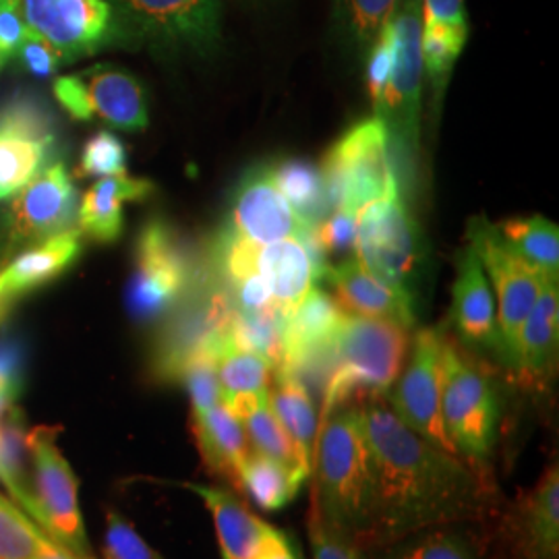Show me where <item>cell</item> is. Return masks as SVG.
Returning a JSON list of instances; mask_svg holds the SVG:
<instances>
[{"label": "cell", "mask_w": 559, "mask_h": 559, "mask_svg": "<svg viewBox=\"0 0 559 559\" xmlns=\"http://www.w3.org/2000/svg\"><path fill=\"white\" fill-rule=\"evenodd\" d=\"M224 404L239 417L253 452H260L263 456L280 460L290 466H299L311 473V468L300 459L295 441L290 440L278 417L274 415L267 392L226 400Z\"/></svg>", "instance_id": "cell-31"}, {"label": "cell", "mask_w": 559, "mask_h": 559, "mask_svg": "<svg viewBox=\"0 0 559 559\" xmlns=\"http://www.w3.org/2000/svg\"><path fill=\"white\" fill-rule=\"evenodd\" d=\"M325 280L334 288V300L346 316L399 321L408 330L417 323V300L394 284L380 278L357 258L332 265Z\"/></svg>", "instance_id": "cell-20"}, {"label": "cell", "mask_w": 559, "mask_h": 559, "mask_svg": "<svg viewBox=\"0 0 559 559\" xmlns=\"http://www.w3.org/2000/svg\"><path fill=\"white\" fill-rule=\"evenodd\" d=\"M216 373L221 381L222 402L267 392L274 378V362L261 357L260 353L237 346L226 334L216 353Z\"/></svg>", "instance_id": "cell-33"}, {"label": "cell", "mask_w": 559, "mask_h": 559, "mask_svg": "<svg viewBox=\"0 0 559 559\" xmlns=\"http://www.w3.org/2000/svg\"><path fill=\"white\" fill-rule=\"evenodd\" d=\"M270 173L278 185L280 193L307 226H318L321 221H325L328 214L334 212L328 200L323 173L316 164L300 158H286L272 164Z\"/></svg>", "instance_id": "cell-32"}, {"label": "cell", "mask_w": 559, "mask_h": 559, "mask_svg": "<svg viewBox=\"0 0 559 559\" xmlns=\"http://www.w3.org/2000/svg\"><path fill=\"white\" fill-rule=\"evenodd\" d=\"M201 270L187 242L162 221H150L141 228L133 272L127 284V309L140 323L166 318L200 280Z\"/></svg>", "instance_id": "cell-6"}, {"label": "cell", "mask_w": 559, "mask_h": 559, "mask_svg": "<svg viewBox=\"0 0 559 559\" xmlns=\"http://www.w3.org/2000/svg\"><path fill=\"white\" fill-rule=\"evenodd\" d=\"M344 318L346 313L334 297L313 286L288 313H284V350L278 367H295L305 357L334 346Z\"/></svg>", "instance_id": "cell-23"}, {"label": "cell", "mask_w": 559, "mask_h": 559, "mask_svg": "<svg viewBox=\"0 0 559 559\" xmlns=\"http://www.w3.org/2000/svg\"><path fill=\"white\" fill-rule=\"evenodd\" d=\"M411 330L399 321L346 316L336 336V367L323 388L321 420L357 394L385 396L408 357Z\"/></svg>", "instance_id": "cell-3"}, {"label": "cell", "mask_w": 559, "mask_h": 559, "mask_svg": "<svg viewBox=\"0 0 559 559\" xmlns=\"http://www.w3.org/2000/svg\"><path fill=\"white\" fill-rule=\"evenodd\" d=\"M27 36V27L21 20L13 0H0V71L11 64L21 41Z\"/></svg>", "instance_id": "cell-46"}, {"label": "cell", "mask_w": 559, "mask_h": 559, "mask_svg": "<svg viewBox=\"0 0 559 559\" xmlns=\"http://www.w3.org/2000/svg\"><path fill=\"white\" fill-rule=\"evenodd\" d=\"M154 193V185L127 175L102 177L83 195L78 210V228L96 242H115L124 228V205Z\"/></svg>", "instance_id": "cell-26"}, {"label": "cell", "mask_w": 559, "mask_h": 559, "mask_svg": "<svg viewBox=\"0 0 559 559\" xmlns=\"http://www.w3.org/2000/svg\"><path fill=\"white\" fill-rule=\"evenodd\" d=\"M282 321L284 313L278 309L263 311H239L235 309L228 325L230 340L247 350L260 353L261 357L278 367L282 362Z\"/></svg>", "instance_id": "cell-37"}, {"label": "cell", "mask_w": 559, "mask_h": 559, "mask_svg": "<svg viewBox=\"0 0 559 559\" xmlns=\"http://www.w3.org/2000/svg\"><path fill=\"white\" fill-rule=\"evenodd\" d=\"M466 40H468V32L423 25V34H420L423 67H425L427 80L431 83L433 106L440 104L443 98V92L450 83L452 71L466 46Z\"/></svg>", "instance_id": "cell-36"}, {"label": "cell", "mask_w": 559, "mask_h": 559, "mask_svg": "<svg viewBox=\"0 0 559 559\" xmlns=\"http://www.w3.org/2000/svg\"><path fill=\"white\" fill-rule=\"evenodd\" d=\"M473 522L441 524L381 545L376 559H487Z\"/></svg>", "instance_id": "cell-30"}, {"label": "cell", "mask_w": 559, "mask_h": 559, "mask_svg": "<svg viewBox=\"0 0 559 559\" xmlns=\"http://www.w3.org/2000/svg\"><path fill=\"white\" fill-rule=\"evenodd\" d=\"M193 496H198L214 522L222 559H253L258 556L270 524L253 514L239 496L221 485L182 483Z\"/></svg>", "instance_id": "cell-24"}, {"label": "cell", "mask_w": 559, "mask_h": 559, "mask_svg": "<svg viewBox=\"0 0 559 559\" xmlns=\"http://www.w3.org/2000/svg\"><path fill=\"white\" fill-rule=\"evenodd\" d=\"M27 452L34 485L29 489L25 480H0L9 498L69 554L78 559H98L81 514L80 480L71 462L60 452L55 429L36 427L27 431Z\"/></svg>", "instance_id": "cell-4"}, {"label": "cell", "mask_w": 559, "mask_h": 559, "mask_svg": "<svg viewBox=\"0 0 559 559\" xmlns=\"http://www.w3.org/2000/svg\"><path fill=\"white\" fill-rule=\"evenodd\" d=\"M512 537L524 559H559V466L545 468L522 496L512 516Z\"/></svg>", "instance_id": "cell-22"}, {"label": "cell", "mask_w": 559, "mask_h": 559, "mask_svg": "<svg viewBox=\"0 0 559 559\" xmlns=\"http://www.w3.org/2000/svg\"><path fill=\"white\" fill-rule=\"evenodd\" d=\"M267 400L282 427L295 441L302 462L313 471V454L320 433V413L311 390L286 367H276Z\"/></svg>", "instance_id": "cell-28"}, {"label": "cell", "mask_w": 559, "mask_h": 559, "mask_svg": "<svg viewBox=\"0 0 559 559\" xmlns=\"http://www.w3.org/2000/svg\"><path fill=\"white\" fill-rule=\"evenodd\" d=\"M400 0H334V23L340 40L353 52L365 55L394 15Z\"/></svg>", "instance_id": "cell-35"}, {"label": "cell", "mask_w": 559, "mask_h": 559, "mask_svg": "<svg viewBox=\"0 0 559 559\" xmlns=\"http://www.w3.org/2000/svg\"><path fill=\"white\" fill-rule=\"evenodd\" d=\"M309 477L311 473L305 468L284 464L251 450L240 466L237 485L261 512H278L297 500L300 487Z\"/></svg>", "instance_id": "cell-29"}, {"label": "cell", "mask_w": 559, "mask_h": 559, "mask_svg": "<svg viewBox=\"0 0 559 559\" xmlns=\"http://www.w3.org/2000/svg\"><path fill=\"white\" fill-rule=\"evenodd\" d=\"M124 48L205 59L222 41V0H106Z\"/></svg>", "instance_id": "cell-5"}, {"label": "cell", "mask_w": 559, "mask_h": 559, "mask_svg": "<svg viewBox=\"0 0 559 559\" xmlns=\"http://www.w3.org/2000/svg\"><path fill=\"white\" fill-rule=\"evenodd\" d=\"M559 286L558 278L545 276L539 297L520 325L512 353V367L528 380L547 378L558 362Z\"/></svg>", "instance_id": "cell-25"}, {"label": "cell", "mask_w": 559, "mask_h": 559, "mask_svg": "<svg viewBox=\"0 0 559 559\" xmlns=\"http://www.w3.org/2000/svg\"><path fill=\"white\" fill-rule=\"evenodd\" d=\"M423 25L468 32L464 0H420Z\"/></svg>", "instance_id": "cell-48"}, {"label": "cell", "mask_w": 559, "mask_h": 559, "mask_svg": "<svg viewBox=\"0 0 559 559\" xmlns=\"http://www.w3.org/2000/svg\"><path fill=\"white\" fill-rule=\"evenodd\" d=\"M313 230L328 258L346 255L357 242V214L348 210H334L325 221L313 226Z\"/></svg>", "instance_id": "cell-44"}, {"label": "cell", "mask_w": 559, "mask_h": 559, "mask_svg": "<svg viewBox=\"0 0 559 559\" xmlns=\"http://www.w3.org/2000/svg\"><path fill=\"white\" fill-rule=\"evenodd\" d=\"M11 62L23 73L38 78V80H48V78L57 75L62 67V60L55 52V48L32 32H27V36L21 41Z\"/></svg>", "instance_id": "cell-45"}, {"label": "cell", "mask_w": 559, "mask_h": 559, "mask_svg": "<svg viewBox=\"0 0 559 559\" xmlns=\"http://www.w3.org/2000/svg\"><path fill=\"white\" fill-rule=\"evenodd\" d=\"M81 251L83 235L78 226H71L0 263V328L23 300L60 278L80 260Z\"/></svg>", "instance_id": "cell-19"}, {"label": "cell", "mask_w": 559, "mask_h": 559, "mask_svg": "<svg viewBox=\"0 0 559 559\" xmlns=\"http://www.w3.org/2000/svg\"><path fill=\"white\" fill-rule=\"evenodd\" d=\"M496 228L503 242L531 267H535L543 276L558 278V224L543 216H528V218L501 222Z\"/></svg>", "instance_id": "cell-34"}, {"label": "cell", "mask_w": 559, "mask_h": 559, "mask_svg": "<svg viewBox=\"0 0 559 559\" xmlns=\"http://www.w3.org/2000/svg\"><path fill=\"white\" fill-rule=\"evenodd\" d=\"M81 177H115L127 175L124 143L110 131L94 133L83 145L80 162Z\"/></svg>", "instance_id": "cell-41"}, {"label": "cell", "mask_w": 559, "mask_h": 559, "mask_svg": "<svg viewBox=\"0 0 559 559\" xmlns=\"http://www.w3.org/2000/svg\"><path fill=\"white\" fill-rule=\"evenodd\" d=\"M392 20V17H390ZM367 90L373 102V108H380L385 87L394 69V29L392 21H388L376 36L373 44L367 50Z\"/></svg>", "instance_id": "cell-43"}, {"label": "cell", "mask_w": 559, "mask_h": 559, "mask_svg": "<svg viewBox=\"0 0 559 559\" xmlns=\"http://www.w3.org/2000/svg\"><path fill=\"white\" fill-rule=\"evenodd\" d=\"M23 365L25 355L23 346L15 338L0 342V392L20 399L23 390Z\"/></svg>", "instance_id": "cell-47"}, {"label": "cell", "mask_w": 559, "mask_h": 559, "mask_svg": "<svg viewBox=\"0 0 559 559\" xmlns=\"http://www.w3.org/2000/svg\"><path fill=\"white\" fill-rule=\"evenodd\" d=\"M452 321L466 344L503 357L496 299L477 253L468 247L460 253L452 288Z\"/></svg>", "instance_id": "cell-21"}, {"label": "cell", "mask_w": 559, "mask_h": 559, "mask_svg": "<svg viewBox=\"0 0 559 559\" xmlns=\"http://www.w3.org/2000/svg\"><path fill=\"white\" fill-rule=\"evenodd\" d=\"M0 559H38V535L32 519L0 493Z\"/></svg>", "instance_id": "cell-38"}, {"label": "cell", "mask_w": 559, "mask_h": 559, "mask_svg": "<svg viewBox=\"0 0 559 559\" xmlns=\"http://www.w3.org/2000/svg\"><path fill=\"white\" fill-rule=\"evenodd\" d=\"M0 216V263L52 239L75 221L78 191L64 162L48 164Z\"/></svg>", "instance_id": "cell-11"}, {"label": "cell", "mask_w": 559, "mask_h": 559, "mask_svg": "<svg viewBox=\"0 0 559 559\" xmlns=\"http://www.w3.org/2000/svg\"><path fill=\"white\" fill-rule=\"evenodd\" d=\"M253 559H300L299 554L295 551V547H293V543L288 540V537L278 531V528H274V526H270V531H267V535H265V540H263V545L260 547V551H258V556Z\"/></svg>", "instance_id": "cell-49"}, {"label": "cell", "mask_w": 559, "mask_h": 559, "mask_svg": "<svg viewBox=\"0 0 559 559\" xmlns=\"http://www.w3.org/2000/svg\"><path fill=\"white\" fill-rule=\"evenodd\" d=\"M445 342L448 338L441 330H419L411 338L408 357L400 371L402 376L385 394V400L411 429H415L425 440L456 454L441 419Z\"/></svg>", "instance_id": "cell-14"}, {"label": "cell", "mask_w": 559, "mask_h": 559, "mask_svg": "<svg viewBox=\"0 0 559 559\" xmlns=\"http://www.w3.org/2000/svg\"><path fill=\"white\" fill-rule=\"evenodd\" d=\"M357 260L380 278L419 300L423 240L402 195L371 201L357 212Z\"/></svg>", "instance_id": "cell-9"}, {"label": "cell", "mask_w": 559, "mask_h": 559, "mask_svg": "<svg viewBox=\"0 0 559 559\" xmlns=\"http://www.w3.org/2000/svg\"><path fill=\"white\" fill-rule=\"evenodd\" d=\"M104 559H166L156 551L147 540L143 539L140 531L131 520L124 519L119 510L106 512V528L102 543Z\"/></svg>", "instance_id": "cell-39"}, {"label": "cell", "mask_w": 559, "mask_h": 559, "mask_svg": "<svg viewBox=\"0 0 559 559\" xmlns=\"http://www.w3.org/2000/svg\"><path fill=\"white\" fill-rule=\"evenodd\" d=\"M311 508L330 526L365 545L376 514V466L359 404H344L321 420Z\"/></svg>", "instance_id": "cell-2"}, {"label": "cell", "mask_w": 559, "mask_h": 559, "mask_svg": "<svg viewBox=\"0 0 559 559\" xmlns=\"http://www.w3.org/2000/svg\"><path fill=\"white\" fill-rule=\"evenodd\" d=\"M27 32L48 41L62 64L124 48L119 21L106 0H13Z\"/></svg>", "instance_id": "cell-10"}, {"label": "cell", "mask_w": 559, "mask_h": 559, "mask_svg": "<svg viewBox=\"0 0 559 559\" xmlns=\"http://www.w3.org/2000/svg\"><path fill=\"white\" fill-rule=\"evenodd\" d=\"M359 411L376 466V514L365 545L487 516L489 489L477 466L425 440L385 396L360 399Z\"/></svg>", "instance_id": "cell-1"}, {"label": "cell", "mask_w": 559, "mask_h": 559, "mask_svg": "<svg viewBox=\"0 0 559 559\" xmlns=\"http://www.w3.org/2000/svg\"><path fill=\"white\" fill-rule=\"evenodd\" d=\"M57 135L48 110L27 96L0 108V201L11 200L50 164Z\"/></svg>", "instance_id": "cell-17"}, {"label": "cell", "mask_w": 559, "mask_h": 559, "mask_svg": "<svg viewBox=\"0 0 559 559\" xmlns=\"http://www.w3.org/2000/svg\"><path fill=\"white\" fill-rule=\"evenodd\" d=\"M394 69L376 117L388 127L400 150H419L420 90H423V7L420 0H400L394 15Z\"/></svg>", "instance_id": "cell-13"}, {"label": "cell", "mask_w": 559, "mask_h": 559, "mask_svg": "<svg viewBox=\"0 0 559 559\" xmlns=\"http://www.w3.org/2000/svg\"><path fill=\"white\" fill-rule=\"evenodd\" d=\"M321 173L332 210L357 214L371 201L400 193L383 120L373 117L350 127L325 154Z\"/></svg>", "instance_id": "cell-7"}, {"label": "cell", "mask_w": 559, "mask_h": 559, "mask_svg": "<svg viewBox=\"0 0 559 559\" xmlns=\"http://www.w3.org/2000/svg\"><path fill=\"white\" fill-rule=\"evenodd\" d=\"M307 533L311 559H371L365 551V545L330 526L313 508L307 519Z\"/></svg>", "instance_id": "cell-42"}, {"label": "cell", "mask_w": 559, "mask_h": 559, "mask_svg": "<svg viewBox=\"0 0 559 559\" xmlns=\"http://www.w3.org/2000/svg\"><path fill=\"white\" fill-rule=\"evenodd\" d=\"M307 224L280 193L270 166H255L239 180L224 235L249 242L270 245L299 237Z\"/></svg>", "instance_id": "cell-18"}, {"label": "cell", "mask_w": 559, "mask_h": 559, "mask_svg": "<svg viewBox=\"0 0 559 559\" xmlns=\"http://www.w3.org/2000/svg\"><path fill=\"white\" fill-rule=\"evenodd\" d=\"M60 108L75 120H102L124 133H141L150 124L147 96L141 81L115 64H96L52 83Z\"/></svg>", "instance_id": "cell-12"}, {"label": "cell", "mask_w": 559, "mask_h": 559, "mask_svg": "<svg viewBox=\"0 0 559 559\" xmlns=\"http://www.w3.org/2000/svg\"><path fill=\"white\" fill-rule=\"evenodd\" d=\"M191 399V413H203L222 402L221 381L216 373L214 353H201L185 362L179 378Z\"/></svg>", "instance_id": "cell-40"}, {"label": "cell", "mask_w": 559, "mask_h": 559, "mask_svg": "<svg viewBox=\"0 0 559 559\" xmlns=\"http://www.w3.org/2000/svg\"><path fill=\"white\" fill-rule=\"evenodd\" d=\"M214 260L216 274L226 284L247 274H258L267 284L272 302L282 313H288L316 286L313 263L299 239L249 245L222 233Z\"/></svg>", "instance_id": "cell-15"}, {"label": "cell", "mask_w": 559, "mask_h": 559, "mask_svg": "<svg viewBox=\"0 0 559 559\" xmlns=\"http://www.w3.org/2000/svg\"><path fill=\"white\" fill-rule=\"evenodd\" d=\"M471 249L477 253L480 265L493 290L496 313L503 342V359L512 362L520 325L537 302L543 274L519 258L500 237L496 224L473 221L468 226Z\"/></svg>", "instance_id": "cell-16"}, {"label": "cell", "mask_w": 559, "mask_h": 559, "mask_svg": "<svg viewBox=\"0 0 559 559\" xmlns=\"http://www.w3.org/2000/svg\"><path fill=\"white\" fill-rule=\"evenodd\" d=\"M500 417V396L493 381L448 340L443 350L441 419L456 454L473 466L491 459Z\"/></svg>", "instance_id": "cell-8"}, {"label": "cell", "mask_w": 559, "mask_h": 559, "mask_svg": "<svg viewBox=\"0 0 559 559\" xmlns=\"http://www.w3.org/2000/svg\"><path fill=\"white\" fill-rule=\"evenodd\" d=\"M191 425L205 466L214 475L237 483L240 466L251 452L239 417L221 402L203 413H191Z\"/></svg>", "instance_id": "cell-27"}]
</instances>
